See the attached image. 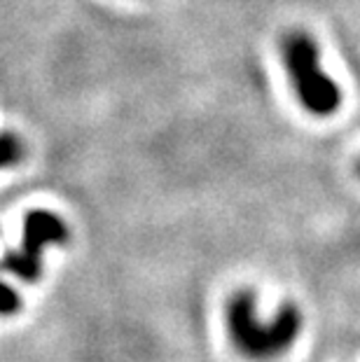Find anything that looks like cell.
I'll return each instance as SVG.
<instances>
[{
    "mask_svg": "<svg viewBox=\"0 0 360 362\" xmlns=\"http://www.w3.org/2000/svg\"><path fill=\"white\" fill-rule=\"evenodd\" d=\"M225 322L236 351L250 360H272L283 356L302 329L300 309L290 302L281 306L272 322H260L252 290H236L227 299Z\"/></svg>",
    "mask_w": 360,
    "mask_h": 362,
    "instance_id": "6da1fadb",
    "label": "cell"
},
{
    "mask_svg": "<svg viewBox=\"0 0 360 362\" xmlns=\"http://www.w3.org/2000/svg\"><path fill=\"white\" fill-rule=\"evenodd\" d=\"M283 66L293 80L295 94L313 117H330L342 105V89L318 61V45L304 30H290L281 42Z\"/></svg>",
    "mask_w": 360,
    "mask_h": 362,
    "instance_id": "7a4b0ae2",
    "label": "cell"
},
{
    "mask_svg": "<svg viewBox=\"0 0 360 362\" xmlns=\"http://www.w3.org/2000/svg\"><path fill=\"white\" fill-rule=\"evenodd\" d=\"M64 243H68V225L57 213L30 211L24 218L21 248L7 252L3 257V269L21 281L35 283L42 274V250Z\"/></svg>",
    "mask_w": 360,
    "mask_h": 362,
    "instance_id": "3957f363",
    "label": "cell"
},
{
    "mask_svg": "<svg viewBox=\"0 0 360 362\" xmlns=\"http://www.w3.org/2000/svg\"><path fill=\"white\" fill-rule=\"evenodd\" d=\"M24 157V143L14 134H0V168L19 164Z\"/></svg>",
    "mask_w": 360,
    "mask_h": 362,
    "instance_id": "277c9868",
    "label": "cell"
},
{
    "mask_svg": "<svg viewBox=\"0 0 360 362\" xmlns=\"http://www.w3.org/2000/svg\"><path fill=\"white\" fill-rule=\"evenodd\" d=\"M21 309V297L17 290L0 281V315H14Z\"/></svg>",
    "mask_w": 360,
    "mask_h": 362,
    "instance_id": "5b68a950",
    "label": "cell"
},
{
    "mask_svg": "<svg viewBox=\"0 0 360 362\" xmlns=\"http://www.w3.org/2000/svg\"><path fill=\"white\" fill-rule=\"evenodd\" d=\"M356 171H358V175H360V159H358V164H356Z\"/></svg>",
    "mask_w": 360,
    "mask_h": 362,
    "instance_id": "8992f818",
    "label": "cell"
}]
</instances>
